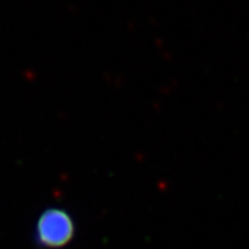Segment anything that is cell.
<instances>
[{
    "label": "cell",
    "mask_w": 249,
    "mask_h": 249,
    "mask_svg": "<svg viewBox=\"0 0 249 249\" xmlns=\"http://www.w3.org/2000/svg\"><path fill=\"white\" fill-rule=\"evenodd\" d=\"M73 231L70 214L61 209H49L37 222L36 238L46 248H60L70 242Z\"/></svg>",
    "instance_id": "obj_1"
}]
</instances>
